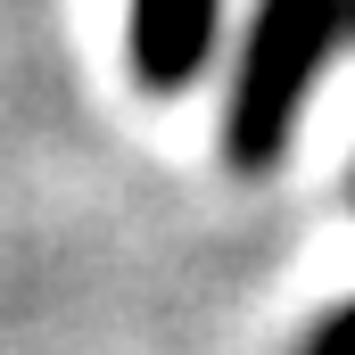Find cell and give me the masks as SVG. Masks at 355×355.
I'll use <instances>...</instances> for the list:
<instances>
[{"mask_svg": "<svg viewBox=\"0 0 355 355\" xmlns=\"http://www.w3.org/2000/svg\"><path fill=\"white\" fill-rule=\"evenodd\" d=\"M215 50V0H132V75L182 91Z\"/></svg>", "mask_w": 355, "mask_h": 355, "instance_id": "2", "label": "cell"}, {"mask_svg": "<svg viewBox=\"0 0 355 355\" xmlns=\"http://www.w3.org/2000/svg\"><path fill=\"white\" fill-rule=\"evenodd\" d=\"M339 42H355V0H257L248 42H240L232 116H223V149H232L240 174H265L289 149L306 83L331 67Z\"/></svg>", "mask_w": 355, "mask_h": 355, "instance_id": "1", "label": "cell"}, {"mask_svg": "<svg viewBox=\"0 0 355 355\" xmlns=\"http://www.w3.org/2000/svg\"><path fill=\"white\" fill-rule=\"evenodd\" d=\"M297 355H355V297H347V306H331V314L306 331V347H297Z\"/></svg>", "mask_w": 355, "mask_h": 355, "instance_id": "3", "label": "cell"}]
</instances>
